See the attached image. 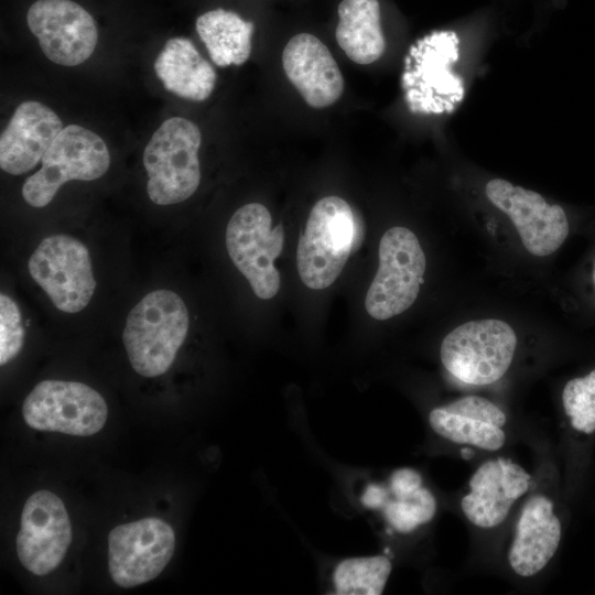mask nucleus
Here are the masks:
<instances>
[{"label": "nucleus", "mask_w": 595, "mask_h": 595, "mask_svg": "<svg viewBox=\"0 0 595 595\" xmlns=\"http://www.w3.org/2000/svg\"><path fill=\"white\" fill-rule=\"evenodd\" d=\"M187 307L166 289L147 294L129 313L122 334L129 361L143 377H158L173 364L187 332Z\"/></svg>", "instance_id": "f257e3e1"}, {"label": "nucleus", "mask_w": 595, "mask_h": 595, "mask_svg": "<svg viewBox=\"0 0 595 595\" xmlns=\"http://www.w3.org/2000/svg\"><path fill=\"white\" fill-rule=\"evenodd\" d=\"M199 128L182 117L166 119L153 133L143 152L148 173L147 192L156 205L190 198L201 182Z\"/></svg>", "instance_id": "f03ea898"}, {"label": "nucleus", "mask_w": 595, "mask_h": 595, "mask_svg": "<svg viewBox=\"0 0 595 595\" xmlns=\"http://www.w3.org/2000/svg\"><path fill=\"white\" fill-rule=\"evenodd\" d=\"M355 217L348 203L337 196L321 198L311 209L296 249L302 282L310 289L332 285L350 255Z\"/></svg>", "instance_id": "7ed1b4c3"}, {"label": "nucleus", "mask_w": 595, "mask_h": 595, "mask_svg": "<svg viewBox=\"0 0 595 595\" xmlns=\"http://www.w3.org/2000/svg\"><path fill=\"white\" fill-rule=\"evenodd\" d=\"M517 335L506 322L470 321L451 331L440 347L444 368L456 379L475 386L490 385L509 369Z\"/></svg>", "instance_id": "20e7f679"}, {"label": "nucleus", "mask_w": 595, "mask_h": 595, "mask_svg": "<svg viewBox=\"0 0 595 595\" xmlns=\"http://www.w3.org/2000/svg\"><path fill=\"white\" fill-rule=\"evenodd\" d=\"M379 267L367 291L365 307L379 321L403 313L416 300L426 268L419 239L410 229H388L379 242Z\"/></svg>", "instance_id": "39448f33"}, {"label": "nucleus", "mask_w": 595, "mask_h": 595, "mask_svg": "<svg viewBox=\"0 0 595 595\" xmlns=\"http://www.w3.org/2000/svg\"><path fill=\"white\" fill-rule=\"evenodd\" d=\"M41 162V169L22 186L24 201L33 207L46 206L68 181L101 177L110 165V154L97 133L69 125L62 129Z\"/></svg>", "instance_id": "423d86ee"}, {"label": "nucleus", "mask_w": 595, "mask_h": 595, "mask_svg": "<svg viewBox=\"0 0 595 595\" xmlns=\"http://www.w3.org/2000/svg\"><path fill=\"white\" fill-rule=\"evenodd\" d=\"M271 225L267 207L249 203L235 212L226 228L231 261L262 300L273 298L280 289V273L273 262L283 249L285 235L282 225Z\"/></svg>", "instance_id": "0eeeda50"}, {"label": "nucleus", "mask_w": 595, "mask_h": 595, "mask_svg": "<svg viewBox=\"0 0 595 595\" xmlns=\"http://www.w3.org/2000/svg\"><path fill=\"white\" fill-rule=\"evenodd\" d=\"M22 415L34 430L90 436L104 428L108 407L101 394L85 383L43 380L25 398Z\"/></svg>", "instance_id": "6e6552de"}, {"label": "nucleus", "mask_w": 595, "mask_h": 595, "mask_svg": "<svg viewBox=\"0 0 595 595\" xmlns=\"http://www.w3.org/2000/svg\"><path fill=\"white\" fill-rule=\"evenodd\" d=\"M28 268L60 311L77 313L94 295L96 280L89 251L68 235L44 238L31 255Z\"/></svg>", "instance_id": "1a4fd4ad"}, {"label": "nucleus", "mask_w": 595, "mask_h": 595, "mask_svg": "<svg viewBox=\"0 0 595 595\" xmlns=\"http://www.w3.org/2000/svg\"><path fill=\"white\" fill-rule=\"evenodd\" d=\"M458 58V37L452 31L433 32L410 50L403 86L413 111L442 112L463 97V86L451 72Z\"/></svg>", "instance_id": "9d476101"}, {"label": "nucleus", "mask_w": 595, "mask_h": 595, "mask_svg": "<svg viewBox=\"0 0 595 595\" xmlns=\"http://www.w3.org/2000/svg\"><path fill=\"white\" fill-rule=\"evenodd\" d=\"M175 534L159 518L115 527L108 536V567L112 581L130 588L154 580L172 559Z\"/></svg>", "instance_id": "9b49d317"}, {"label": "nucleus", "mask_w": 595, "mask_h": 595, "mask_svg": "<svg viewBox=\"0 0 595 595\" xmlns=\"http://www.w3.org/2000/svg\"><path fill=\"white\" fill-rule=\"evenodd\" d=\"M72 541V524L64 502L48 490L32 494L24 504L17 536L22 566L34 575H46L64 559Z\"/></svg>", "instance_id": "f8f14e48"}, {"label": "nucleus", "mask_w": 595, "mask_h": 595, "mask_svg": "<svg viewBox=\"0 0 595 595\" xmlns=\"http://www.w3.org/2000/svg\"><path fill=\"white\" fill-rule=\"evenodd\" d=\"M26 21L42 52L58 65L84 63L97 45L93 17L72 0H36L29 8Z\"/></svg>", "instance_id": "ddd939ff"}, {"label": "nucleus", "mask_w": 595, "mask_h": 595, "mask_svg": "<svg viewBox=\"0 0 595 595\" xmlns=\"http://www.w3.org/2000/svg\"><path fill=\"white\" fill-rule=\"evenodd\" d=\"M485 193L498 209L509 216L529 253L549 256L566 239L569 221L564 209L548 204L539 193L502 178L490 180Z\"/></svg>", "instance_id": "4468645a"}, {"label": "nucleus", "mask_w": 595, "mask_h": 595, "mask_svg": "<svg viewBox=\"0 0 595 595\" xmlns=\"http://www.w3.org/2000/svg\"><path fill=\"white\" fill-rule=\"evenodd\" d=\"M531 475L505 457L484 462L469 479V491L462 498L466 519L483 529L498 527L515 502L530 487Z\"/></svg>", "instance_id": "2eb2a0df"}, {"label": "nucleus", "mask_w": 595, "mask_h": 595, "mask_svg": "<svg viewBox=\"0 0 595 595\" xmlns=\"http://www.w3.org/2000/svg\"><path fill=\"white\" fill-rule=\"evenodd\" d=\"M286 77L313 108L336 102L344 90L339 67L325 44L310 33L291 37L282 53Z\"/></svg>", "instance_id": "dca6fc26"}, {"label": "nucleus", "mask_w": 595, "mask_h": 595, "mask_svg": "<svg viewBox=\"0 0 595 595\" xmlns=\"http://www.w3.org/2000/svg\"><path fill=\"white\" fill-rule=\"evenodd\" d=\"M62 129L60 117L44 104H20L0 137L1 170L12 175L32 170Z\"/></svg>", "instance_id": "f3484780"}, {"label": "nucleus", "mask_w": 595, "mask_h": 595, "mask_svg": "<svg viewBox=\"0 0 595 595\" xmlns=\"http://www.w3.org/2000/svg\"><path fill=\"white\" fill-rule=\"evenodd\" d=\"M562 526L552 500L544 495L531 496L518 517L508 551V563L522 577L540 573L555 554Z\"/></svg>", "instance_id": "a211bd4d"}, {"label": "nucleus", "mask_w": 595, "mask_h": 595, "mask_svg": "<svg viewBox=\"0 0 595 595\" xmlns=\"http://www.w3.org/2000/svg\"><path fill=\"white\" fill-rule=\"evenodd\" d=\"M154 71L169 91L194 101L207 99L216 83L215 69L186 37L166 41Z\"/></svg>", "instance_id": "6ab92c4d"}, {"label": "nucleus", "mask_w": 595, "mask_h": 595, "mask_svg": "<svg viewBox=\"0 0 595 595\" xmlns=\"http://www.w3.org/2000/svg\"><path fill=\"white\" fill-rule=\"evenodd\" d=\"M335 36L353 62L367 65L381 57L386 41L380 24L378 0H343Z\"/></svg>", "instance_id": "aec40b11"}, {"label": "nucleus", "mask_w": 595, "mask_h": 595, "mask_svg": "<svg viewBox=\"0 0 595 595\" xmlns=\"http://www.w3.org/2000/svg\"><path fill=\"white\" fill-rule=\"evenodd\" d=\"M195 26L217 66L241 65L249 58L252 22L232 11L215 9L201 14Z\"/></svg>", "instance_id": "412c9836"}, {"label": "nucleus", "mask_w": 595, "mask_h": 595, "mask_svg": "<svg viewBox=\"0 0 595 595\" xmlns=\"http://www.w3.org/2000/svg\"><path fill=\"white\" fill-rule=\"evenodd\" d=\"M429 423L436 434L457 444H467L486 451H497L506 442L502 428L451 412L443 407L431 410Z\"/></svg>", "instance_id": "4be33fe9"}, {"label": "nucleus", "mask_w": 595, "mask_h": 595, "mask_svg": "<svg viewBox=\"0 0 595 595\" xmlns=\"http://www.w3.org/2000/svg\"><path fill=\"white\" fill-rule=\"evenodd\" d=\"M392 570L386 555L349 558L339 562L333 573L338 595H379Z\"/></svg>", "instance_id": "5701e85b"}, {"label": "nucleus", "mask_w": 595, "mask_h": 595, "mask_svg": "<svg viewBox=\"0 0 595 595\" xmlns=\"http://www.w3.org/2000/svg\"><path fill=\"white\" fill-rule=\"evenodd\" d=\"M437 504L433 494L421 486L411 494L396 497L385 506V517L390 526L401 533H409L430 522L436 513Z\"/></svg>", "instance_id": "b1692460"}, {"label": "nucleus", "mask_w": 595, "mask_h": 595, "mask_svg": "<svg viewBox=\"0 0 595 595\" xmlns=\"http://www.w3.org/2000/svg\"><path fill=\"white\" fill-rule=\"evenodd\" d=\"M562 403L574 430L585 434L595 431V369L565 383Z\"/></svg>", "instance_id": "393cba45"}, {"label": "nucleus", "mask_w": 595, "mask_h": 595, "mask_svg": "<svg viewBox=\"0 0 595 595\" xmlns=\"http://www.w3.org/2000/svg\"><path fill=\"white\" fill-rule=\"evenodd\" d=\"M24 340L21 312L7 294H0V365L17 357Z\"/></svg>", "instance_id": "a878e982"}, {"label": "nucleus", "mask_w": 595, "mask_h": 595, "mask_svg": "<svg viewBox=\"0 0 595 595\" xmlns=\"http://www.w3.org/2000/svg\"><path fill=\"white\" fill-rule=\"evenodd\" d=\"M443 408L500 428L507 421L505 412L497 404L479 396H465Z\"/></svg>", "instance_id": "bb28decb"}, {"label": "nucleus", "mask_w": 595, "mask_h": 595, "mask_svg": "<svg viewBox=\"0 0 595 595\" xmlns=\"http://www.w3.org/2000/svg\"><path fill=\"white\" fill-rule=\"evenodd\" d=\"M421 486V475L411 468H399L390 478V488L394 497L411 494Z\"/></svg>", "instance_id": "cd10ccee"}, {"label": "nucleus", "mask_w": 595, "mask_h": 595, "mask_svg": "<svg viewBox=\"0 0 595 595\" xmlns=\"http://www.w3.org/2000/svg\"><path fill=\"white\" fill-rule=\"evenodd\" d=\"M386 498V490L380 485L370 484L366 487L361 496V502L369 509H378L385 506Z\"/></svg>", "instance_id": "c85d7f7f"}, {"label": "nucleus", "mask_w": 595, "mask_h": 595, "mask_svg": "<svg viewBox=\"0 0 595 595\" xmlns=\"http://www.w3.org/2000/svg\"><path fill=\"white\" fill-rule=\"evenodd\" d=\"M594 281H595V266H594Z\"/></svg>", "instance_id": "c756f323"}]
</instances>
